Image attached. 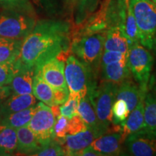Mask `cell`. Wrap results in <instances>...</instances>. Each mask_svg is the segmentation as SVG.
<instances>
[{
	"instance_id": "21",
	"label": "cell",
	"mask_w": 156,
	"mask_h": 156,
	"mask_svg": "<svg viewBox=\"0 0 156 156\" xmlns=\"http://www.w3.org/2000/svg\"><path fill=\"white\" fill-rule=\"evenodd\" d=\"M77 114L83 119L87 128L98 130V131L103 132V134L107 132L101 126L97 117L90 98L87 94L84 98H82L80 101L77 108Z\"/></svg>"
},
{
	"instance_id": "4",
	"label": "cell",
	"mask_w": 156,
	"mask_h": 156,
	"mask_svg": "<svg viewBox=\"0 0 156 156\" xmlns=\"http://www.w3.org/2000/svg\"><path fill=\"white\" fill-rule=\"evenodd\" d=\"M137 25L140 43L153 50L156 34V3L152 0H128Z\"/></svg>"
},
{
	"instance_id": "19",
	"label": "cell",
	"mask_w": 156,
	"mask_h": 156,
	"mask_svg": "<svg viewBox=\"0 0 156 156\" xmlns=\"http://www.w3.org/2000/svg\"><path fill=\"white\" fill-rule=\"evenodd\" d=\"M145 93H142L140 87L135 85L130 78L117 85L116 91V100L121 99L124 101L131 112L135 108L142 98L145 97Z\"/></svg>"
},
{
	"instance_id": "13",
	"label": "cell",
	"mask_w": 156,
	"mask_h": 156,
	"mask_svg": "<svg viewBox=\"0 0 156 156\" xmlns=\"http://www.w3.org/2000/svg\"><path fill=\"white\" fill-rule=\"evenodd\" d=\"M101 2V0H67V7L75 25L86 22L97 10Z\"/></svg>"
},
{
	"instance_id": "38",
	"label": "cell",
	"mask_w": 156,
	"mask_h": 156,
	"mask_svg": "<svg viewBox=\"0 0 156 156\" xmlns=\"http://www.w3.org/2000/svg\"><path fill=\"white\" fill-rule=\"evenodd\" d=\"M77 156H102L101 154L98 152H97L95 150L93 149L92 146L89 145L87 147H85L84 149L81 150L76 154Z\"/></svg>"
},
{
	"instance_id": "2",
	"label": "cell",
	"mask_w": 156,
	"mask_h": 156,
	"mask_svg": "<svg viewBox=\"0 0 156 156\" xmlns=\"http://www.w3.org/2000/svg\"><path fill=\"white\" fill-rule=\"evenodd\" d=\"M105 32L82 34L74 37L70 45L73 55L86 64L96 75L104 51Z\"/></svg>"
},
{
	"instance_id": "22",
	"label": "cell",
	"mask_w": 156,
	"mask_h": 156,
	"mask_svg": "<svg viewBox=\"0 0 156 156\" xmlns=\"http://www.w3.org/2000/svg\"><path fill=\"white\" fill-rule=\"evenodd\" d=\"M17 131L0 124V156H10L16 153Z\"/></svg>"
},
{
	"instance_id": "18",
	"label": "cell",
	"mask_w": 156,
	"mask_h": 156,
	"mask_svg": "<svg viewBox=\"0 0 156 156\" xmlns=\"http://www.w3.org/2000/svg\"><path fill=\"white\" fill-rule=\"evenodd\" d=\"M16 131L17 153L20 155H33L41 148V145L28 126L17 129Z\"/></svg>"
},
{
	"instance_id": "36",
	"label": "cell",
	"mask_w": 156,
	"mask_h": 156,
	"mask_svg": "<svg viewBox=\"0 0 156 156\" xmlns=\"http://www.w3.org/2000/svg\"><path fill=\"white\" fill-rule=\"evenodd\" d=\"M69 119L60 114L56 117V120L54 126V140L64 139L67 134V126Z\"/></svg>"
},
{
	"instance_id": "9",
	"label": "cell",
	"mask_w": 156,
	"mask_h": 156,
	"mask_svg": "<svg viewBox=\"0 0 156 156\" xmlns=\"http://www.w3.org/2000/svg\"><path fill=\"white\" fill-rule=\"evenodd\" d=\"M124 145L132 155H156V136L144 128L126 136Z\"/></svg>"
},
{
	"instance_id": "40",
	"label": "cell",
	"mask_w": 156,
	"mask_h": 156,
	"mask_svg": "<svg viewBox=\"0 0 156 156\" xmlns=\"http://www.w3.org/2000/svg\"><path fill=\"white\" fill-rule=\"evenodd\" d=\"M153 49H155L156 51V34L155 36V38H154V48Z\"/></svg>"
},
{
	"instance_id": "30",
	"label": "cell",
	"mask_w": 156,
	"mask_h": 156,
	"mask_svg": "<svg viewBox=\"0 0 156 156\" xmlns=\"http://www.w3.org/2000/svg\"><path fill=\"white\" fill-rule=\"evenodd\" d=\"M80 99V98L77 95H69L67 100L59 107L60 114L67 117L69 119L77 115L78 106H79Z\"/></svg>"
},
{
	"instance_id": "16",
	"label": "cell",
	"mask_w": 156,
	"mask_h": 156,
	"mask_svg": "<svg viewBox=\"0 0 156 156\" xmlns=\"http://www.w3.org/2000/svg\"><path fill=\"white\" fill-rule=\"evenodd\" d=\"M129 44L125 34V27L113 26L105 31L104 51L127 54Z\"/></svg>"
},
{
	"instance_id": "35",
	"label": "cell",
	"mask_w": 156,
	"mask_h": 156,
	"mask_svg": "<svg viewBox=\"0 0 156 156\" xmlns=\"http://www.w3.org/2000/svg\"><path fill=\"white\" fill-rule=\"evenodd\" d=\"M126 58H127V54L114 51H103L102 56H101V67L113 63V62L123 61Z\"/></svg>"
},
{
	"instance_id": "15",
	"label": "cell",
	"mask_w": 156,
	"mask_h": 156,
	"mask_svg": "<svg viewBox=\"0 0 156 156\" xmlns=\"http://www.w3.org/2000/svg\"><path fill=\"white\" fill-rule=\"evenodd\" d=\"M36 104V98L33 94H12L0 103V118L18 112Z\"/></svg>"
},
{
	"instance_id": "32",
	"label": "cell",
	"mask_w": 156,
	"mask_h": 156,
	"mask_svg": "<svg viewBox=\"0 0 156 156\" xmlns=\"http://www.w3.org/2000/svg\"><path fill=\"white\" fill-rule=\"evenodd\" d=\"M33 155L62 156L66 155V153L61 143L54 140L47 145L42 146L41 148L36 151Z\"/></svg>"
},
{
	"instance_id": "37",
	"label": "cell",
	"mask_w": 156,
	"mask_h": 156,
	"mask_svg": "<svg viewBox=\"0 0 156 156\" xmlns=\"http://www.w3.org/2000/svg\"><path fill=\"white\" fill-rule=\"evenodd\" d=\"M69 90H54V102L55 106L63 104L69 97Z\"/></svg>"
},
{
	"instance_id": "25",
	"label": "cell",
	"mask_w": 156,
	"mask_h": 156,
	"mask_svg": "<svg viewBox=\"0 0 156 156\" xmlns=\"http://www.w3.org/2000/svg\"><path fill=\"white\" fill-rule=\"evenodd\" d=\"M144 119L146 131L156 136V95L146 93L144 99Z\"/></svg>"
},
{
	"instance_id": "10",
	"label": "cell",
	"mask_w": 156,
	"mask_h": 156,
	"mask_svg": "<svg viewBox=\"0 0 156 156\" xmlns=\"http://www.w3.org/2000/svg\"><path fill=\"white\" fill-rule=\"evenodd\" d=\"M44 81L55 90L68 89L64 76V62L58 57L47 60L36 69Z\"/></svg>"
},
{
	"instance_id": "27",
	"label": "cell",
	"mask_w": 156,
	"mask_h": 156,
	"mask_svg": "<svg viewBox=\"0 0 156 156\" xmlns=\"http://www.w3.org/2000/svg\"><path fill=\"white\" fill-rule=\"evenodd\" d=\"M0 7L3 10L17 11L36 16L31 0H0Z\"/></svg>"
},
{
	"instance_id": "17",
	"label": "cell",
	"mask_w": 156,
	"mask_h": 156,
	"mask_svg": "<svg viewBox=\"0 0 156 156\" xmlns=\"http://www.w3.org/2000/svg\"><path fill=\"white\" fill-rule=\"evenodd\" d=\"M144 99L145 97L140 99L135 108L129 113L126 119L119 125L120 126V133L124 140L130 134L140 131L145 127Z\"/></svg>"
},
{
	"instance_id": "5",
	"label": "cell",
	"mask_w": 156,
	"mask_h": 156,
	"mask_svg": "<svg viewBox=\"0 0 156 156\" xmlns=\"http://www.w3.org/2000/svg\"><path fill=\"white\" fill-rule=\"evenodd\" d=\"M154 62L150 50L144 47L140 42L129 46L127 52V64L130 73L139 83L142 93L146 94Z\"/></svg>"
},
{
	"instance_id": "20",
	"label": "cell",
	"mask_w": 156,
	"mask_h": 156,
	"mask_svg": "<svg viewBox=\"0 0 156 156\" xmlns=\"http://www.w3.org/2000/svg\"><path fill=\"white\" fill-rule=\"evenodd\" d=\"M103 81L109 82L115 85L122 83L130 77V70L129 69L127 58L120 62L101 66Z\"/></svg>"
},
{
	"instance_id": "6",
	"label": "cell",
	"mask_w": 156,
	"mask_h": 156,
	"mask_svg": "<svg viewBox=\"0 0 156 156\" xmlns=\"http://www.w3.org/2000/svg\"><path fill=\"white\" fill-rule=\"evenodd\" d=\"M36 16L17 11L0 12V37L23 40L34 29Z\"/></svg>"
},
{
	"instance_id": "33",
	"label": "cell",
	"mask_w": 156,
	"mask_h": 156,
	"mask_svg": "<svg viewBox=\"0 0 156 156\" xmlns=\"http://www.w3.org/2000/svg\"><path fill=\"white\" fill-rule=\"evenodd\" d=\"M38 8L48 12H55L61 7H67V0H31Z\"/></svg>"
},
{
	"instance_id": "12",
	"label": "cell",
	"mask_w": 156,
	"mask_h": 156,
	"mask_svg": "<svg viewBox=\"0 0 156 156\" xmlns=\"http://www.w3.org/2000/svg\"><path fill=\"white\" fill-rule=\"evenodd\" d=\"M16 71L9 86L13 94H33V83L36 69L23 65L18 61Z\"/></svg>"
},
{
	"instance_id": "39",
	"label": "cell",
	"mask_w": 156,
	"mask_h": 156,
	"mask_svg": "<svg viewBox=\"0 0 156 156\" xmlns=\"http://www.w3.org/2000/svg\"><path fill=\"white\" fill-rule=\"evenodd\" d=\"M11 94L12 90L9 85H0V103Z\"/></svg>"
},
{
	"instance_id": "34",
	"label": "cell",
	"mask_w": 156,
	"mask_h": 156,
	"mask_svg": "<svg viewBox=\"0 0 156 156\" xmlns=\"http://www.w3.org/2000/svg\"><path fill=\"white\" fill-rule=\"evenodd\" d=\"M87 129L86 124L78 114L68 121L67 134H75L85 131Z\"/></svg>"
},
{
	"instance_id": "23",
	"label": "cell",
	"mask_w": 156,
	"mask_h": 156,
	"mask_svg": "<svg viewBox=\"0 0 156 156\" xmlns=\"http://www.w3.org/2000/svg\"><path fill=\"white\" fill-rule=\"evenodd\" d=\"M33 95L36 99L48 106H55L54 90L36 73L35 74L33 83Z\"/></svg>"
},
{
	"instance_id": "24",
	"label": "cell",
	"mask_w": 156,
	"mask_h": 156,
	"mask_svg": "<svg viewBox=\"0 0 156 156\" xmlns=\"http://www.w3.org/2000/svg\"><path fill=\"white\" fill-rule=\"evenodd\" d=\"M23 41L0 37V63L15 61L20 53Z\"/></svg>"
},
{
	"instance_id": "8",
	"label": "cell",
	"mask_w": 156,
	"mask_h": 156,
	"mask_svg": "<svg viewBox=\"0 0 156 156\" xmlns=\"http://www.w3.org/2000/svg\"><path fill=\"white\" fill-rule=\"evenodd\" d=\"M56 117L51 107L43 102L36 105V110L28 124L41 146H44L54 140V126Z\"/></svg>"
},
{
	"instance_id": "14",
	"label": "cell",
	"mask_w": 156,
	"mask_h": 156,
	"mask_svg": "<svg viewBox=\"0 0 156 156\" xmlns=\"http://www.w3.org/2000/svg\"><path fill=\"white\" fill-rule=\"evenodd\" d=\"M123 142L124 140L122 134L113 133L98 136L93 140L90 145L102 156L119 155L122 151Z\"/></svg>"
},
{
	"instance_id": "41",
	"label": "cell",
	"mask_w": 156,
	"mask_h": 156,
	"mask_svg": "<svg viewBox=\"0 0 156 156\" xmlns=\"http://www.w3.org/2000/svg\"><path fill=\"white\" fill-rule=\"evenodd\" d=\"M152 1H153V2H155V3H156V0H152Z\"/></svg>"
},
{
	"instance_id": "31",
	"label": "cell",
	"mask_w": 156,
	"mask_h": 156,
	"mask_svg": "<svg viewBox=\"0 0 156 156\" xmlns=\"http://www.w3.org/2000/svg\"><path fill=\"white\" fill-rule=\"evenodd\" d=\"M17 67V59L14 62L0 63V85H9Z\"/></svg>"
},
{
	"instance_id": "26",
	"label": "cell",
	"mask_w": 156,
	"mask_h": 156,
	"mask_svg": "<svg viewBox=\"0 0 156 156\" xmlns=\"http://www.w3.org/2000/svg\"><path fill=\"white\" fill-rule=\"evenodd\" d=\"M36 105L18 112L7 115L0 118V124L7 125L15 129L28 126L36 110Z\"/></svg>"
},
{
	"instance_id": "28",
	"label": "cell",
	"mask_w": 156,
	"mask_h": 156,
	"mask_svg": "<svg viewBox=\"0 0 156 156\" xmlns=\"http://www.w3.org/2000/svg\"><path fill=\"white\" fill-rule=\"evenodd\" d=\"M125 34L128 39L129 44L131 46L134 43L140 42L139 33H138L137 25L132 10L129 5V1L126 7V13L125 19Z\"/></svg>"
},
{
	"instance_id": "7",
	"label": "cell",
	"mask_w": 156,
	"mask_h": 156,
	"mask_svg": "<svg viewBox=\"0 0 156 156\" xmlns=\"http://www.w3.org/2000/svg\"><path fill=\"white\" fill-rule=\"evenodd\" d=\"M117 85L103 81L98 87L87 93L94 106L97 117L102 127L108 132L112 123V106L116 100Z\"/></svg>"
},
{
	"instance_id": "1",
	"label": "cell",
	"mask_w": 156,
	"mask_h": 156,
	"mask_svg": "<svg viewBox=\"0 0 156 156\" xmlns=\"http://www.w3.org/2000/svg\"><path fill=\"white\" fill-rule=\"evenodd\" d=\"M71 28V23L62 20H37L23 39L17 59L26 67L36 69L50 58L67 54L72 42Z\"/></svg>"
},
{
	"instance_id": "3",
	"label": "cell",
	"mask_w": 156,
	"mask_h": 156,
	"mask_svg": "<svg viewBox=\"0 0 156 156\" xmlns=\"http://www.w3.org/2000/svg\"><path fill=\"white\" fill-rule=\"evenodd\" d=\"M64 76L69 95L82 98L96 87L94 73L75 55H69L66 59Z\"/></svg>"
},
{
	"instance_id": "29",
	"label": "cell",
	"mask_w": 156,
	"mask_h": 156,
	"mask_svg": "<svg viewBox=\"0 0 156 156\" xmlns=\"http://www.w3.org/2000/svg\"><path fill=\"white\" fill-rule=\"evenodd\" d=\"M129 113L125 101L121 99L115 100L112 106V123L116 126L120 125L126 119Z\"/></svg>"
},
{
	"instance_id": "11",
	"label": "cell",
	"mask_w": 156,
	"mask_h": 156,
	"mask_svg": "<svg viewBox=\"0 0 156 156\" xmlns=\"http://www.w3.org/2000/svg\"><path fill=\"white\" fill-rule=\"evenodd\" d=\"M104 134L98 130L87 128L85 131L75 134H67L60 142L64 146L66 155H76L78 152L90 145L93 140Z\"/></svg>"
}]
</instances>
